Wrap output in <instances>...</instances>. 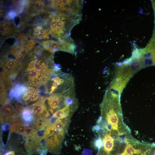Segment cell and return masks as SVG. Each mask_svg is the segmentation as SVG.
<instances>
[{"label": "cell", "mask_w": 155, "mask_h": 155, "mask_svg": "<svg viewBox=\"0 0 155 155\" xmlns=\"http://www.w3.org/2000/svg\"><path fill=\"white\" fill-rule=\"evenodd\" d=\"M120 96L107 89L100 105L101 116L97 125L111 134L125 136L131 132L123 122Z\"/></svg>", "instance_id": "cell-1"}, {"label": "cell", "mask_w": 155, "mask_h": 155, "mask_svg": "<svg viewBox=\"0 0 155 155\" xmlns=\"http://www.w3.org/2000/svg\"><path fill=\"white\" fill-rule=\"evenodd\" d=\"M69 122L67 118L57 119L54 121H51L45 128L43 135L44 146L51 153H60Z\"/></svg>", "instance_id": "cell-2"}, {"label": "cell", "mask_w": 155, "mask_h": 155, "mask_svg": "<svg viewBox=\"0 0 155 155\" xmlns=\"http://www.w3.org/2000/svg\"><path fill=\"white\" fill-rule=\"evenodd\" d=\"M45 92L49 95L60 94L75 89L74 79L69 74L55 71L45 84Z\"/></svg>", "instance_id": "cell-3"}, {"label": "cell", "mask_w": 155, "mask_h": 155, "mask_svg": "<svg viewBox=\"0 0 155 155\" xmlns=\"http://www.w3.org/2000/svg\"><path fill=\"white\" fill-rule=\"evenodd\" d=\"M22 108L19 105L13 103L10 100L6 99L1 108V123L10 124L21 120V111Z\"/></svg>", "instance_id": "cell-4"}, {"label": "cell", "mask_w": 155, "mask_h": 155, "mask_svg": "<svg viewBox=\"0 0 155 155\" xmlns=\"http://www.w3.org/2000/svg\"><path fill=\"white\" fill-rule=\"evenodd\" d=\"M126 143L125 148L121 155H144L150 144L139 142L131 134L127 137Z\"/></svg>", "instance_id": "cell-5"}, {"label": "cell", "mask_w": 155, "mask_h": 155, "mask_svg": "<svg viewBox=\"0 0 155 155\" xmlns=\"http://www.w3.org/2000/svg\"><path fill=\"white\" fill-rule=\"evenodd\" d=\"M82 3V1L79 0H54L52 1V6L59 10L81 15Z\"/></svg>", "instance_id": "cell-6"}, {"label": "cell", "mask_w": 155, "mask_h": 155, "mask_svg": "<svg viewBox=\"0 0 155 155\" xmlns=\"http://www.w3.org/2000/svg\"><path fill=\"white\" fill-rule=\"evenodd\" d=\"M43 47L49 52L53 53L58 51H62L73 54L76 48L72 40L66 41L60 40L56 41L48 40L42 43Z\"/></svg>", "instance_id": "cell-7"}, {"label": "cell", "mask_w": 155, "mask_h": 155, "mask_svg": "<svg viewBox=\"0 0 155 155\" xmlns=\"http://www.w3.org/2000/svg\"><path fill=\"white\" fill-rule=\"evenodd\" d=\"M39 92L36 87L28 86L26 90L16 100L23 105L30 106L40 98Z\"/></svg>", "instance_id": "cell-8"}, {"label": "cell", "mask_w": 155, "mask_h": 155, "mask_svg": "<svg viewBox=\"0 0 155 155\" xmlns=\"http://www.w3.org/2000/svg\"><path fill=\"white\" fill-rule=\"evenodd\" d=\"M65 93L51 94L46 98V103L50 113L53 114L57 110L67 106L64 101Z\"/></svg>", "instance_id": "cell-9"}, {"label": "cell", "mask_w": 155, "mask_h": 155, "mask_svg": "<svg viewBox=\"0 0 155 155\" xmlns=\"http://www.w3.org/2000/svg\"><path fill=\"white\" fill-rule=\"evenodd\" d=\"M46 98L41 97L35 103L29 107L31 109L35 118H48L50 115L46 103Z\"/></svg>", "instance_id": "cell-10"}, {"label": "cell", "mask_w": 155, "mask_h": 155, "mask_svg": "<svg viewBox=\"0 0 155 155\" xmlns=\"http://www.w3.org/2000/svg\"><path fill=\"white\" fill-rule=\"evenodd\" d=\"M76 109L68 106H66L55 112L51 117V119H70Z\"/></svg>", "instance_id": "cell-11"}, {"label": "cell", "mask_w": 155, "mask_h": 155, "mask_svg": "<svg viewBox=\"0 0 155 155\" xmlns=\"http://www.w3.org/2000/svg\"><path fill=\"white\" fill-rule=\"evenodd\" d=\"M51 119L43 117L34 118L30 123L31 125L38 131H44L47 125L51 121Z\"/></svg>", "instance_id": "cell-12"}, {"label": "cell", "mask_w": 155, "mask_h": 155, "mask_svg": "<svg viewBox=\"0 0 155 155\" xmlns=\"http://www.w3.org/2000/svg\"><path fill=\"white\" fill-rule=\"evenodd\" d=\"M21 116L22 119L27 124L31 122L35 118L29 107H23L21 111Z\"/></svg>", "instance_id": "cell-13"}, {"label": "cell", "mask_w": 155, "mask_h": 155, "mask_svg": "<svg viewBox=\"0 0 155 155\" xmlns=\"http://www.w3.org/2000/svg\"><path fill=\"white\" fill-rule=\"evenodd\" d=\"M93 146L99 150L102 148L103 144L102 141L98 135V136L96 137L93 142Z\"/></svg>", "instance_id": "cell-14"}, {"label": "cell", "mask_w": 155, "mask_h": 155, "mask_svg": "<svg viewBox=\"0 0 155 155\" xmlns=\"http://www.w3.org/2000/svg\"><path fill=\"white\" fill-rule=\"evenodd\" d=\"M4 83L1 81L0 87V102L2 104L6 99L5 88Z\"/></svg>", "instance_id": "cell-15"}, {"label": "cell", "mask_w": 155, "mask_h": 155, "mask_svg": "<svg viewBox=\"0 0 155 155\" xmlns=\"http://www.w3.org/2000/svg\"><path fill=\"white\" fill-rule=\"evenodd\" d=\"M44 3L43 1H37L35 4L34 8L36 11L40 12L44 10Z\"/></svg>", "instance_id": "cell-16"}, {"label": "cell", "mask_w": 155, "mask_h": 155, "mask_svg": "<svg viewBox=\"0 0 155 155\" xmlns=\"http://www.w3.org/2000/svg\"><path fill=\"white\" fill-rule=\"evenodd\" d=\"M6 63L11 67L15 71L17 67V64L16 61L13 59H7L6 62Z\"/></svg>", "instance_id": "cell-17"}, {"label": "cell", "mask_w": 155, "mask_h": 155, "mask_svg": "<svg viewBox=\"0 0 155 155\" xmlns=\"http://www.w3.org/2000/svg\"><path fill=\"white\" fill-rule=\"evenodd\" d=\"M36 36L38 38L40 39L48 38H49L48 34H43L40 33H37L36 34Z\"/></svg>", "instance_id": "cell-18"}, {"label": "cell", "mask_w": 155, "mask_h": 155, "mask_svg": "<svg viewBox=\"0 0 155 155\" xmlns=\"http://www.w3.org/2000/svg\"><path fill=\"white\" fill-rule=\"evenodd\" d=\"M29 51V50L27 49H22L20 52V54L24 56H25L27 54Z\"/></svg>", "instance_id": "cell-19"}, {"label": "cell", "mask_w": 155, "mask_h": 155, "mask_svg": "<svg viewBox=\"0 0 155 155\" xmlns=\"http://www.w3.org/2000/svg\"><path fill=\"white\" fill-rule=\"evenodd\" d=\"M3 26L7 30L9 29L10 27V24L9 22H5L3 25Z\"/></svg>", "instance_id": "cell-20"}, {"label": "cell", "mask_w": 155, "mask_h": 155, "mask_svg": "<svg viewBox=\"0 0 155 155\" xmlns=\"http://www.w3.org/2000/svg\"><path fill=\"white\" fill-rule=\"evenodd\" d=\"M16 15V13L14 11L11 12L8 14L9 17L11 18H13Z\"/></svg>", "instance_id": "cell-21"}, {"label": "cell", "mask_w": 155, "mask_h": 155, "mask_svg": "<svg viewBox=\"0 0 155 155\" xmlns=\"http://www.w3.org/2000/svg\"><path fill=\"white\" fill-rule=\"evenodd\" d=\"M0 30L1 33H4L6 31V29L3 25H2L0 26Z\"/></svg>", "instance_id": "cell-22"}, {"label": "cell", "mask_w": 155, "mask_h": 155, "mask_svg": "<svg viewBox=\"0 0 155 155\" xmlns=\"http://www.w3.org/2000/svg\"><path fill=\"white\" fill-rule=\"evenodd\" d=\"M4 155H15V153L13 151H11L7 152Z\"/></svg>", "instance_id": "cell-23"}, {"label": "cell", "mask_w": 155, "mask_h": 155, "mask_svg": "<svg viewBox=\"0 0 155 155\" xmlns=\"http://www.w3.org/2000/svg\"><path fill=\"white\" fill-rule=\"evenodd\" d=\"M17 57L18 58L19 60L20 61H22L24 59V56L20 54H19L18 55Z\"/></svg>", "instance_id": "cell-24"}]
</instances>
